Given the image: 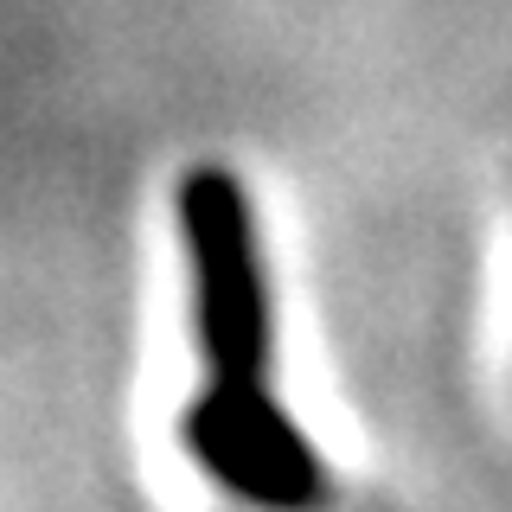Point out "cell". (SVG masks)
Instances as JSON below:
<instances>
[{"instance_id": "obj_1", "label": "cell", "mask_w": 512, "mask_h": 512, "mask_svg": "<svg viewBox=\"0 0 512 512\" xmlns=\"http://www.w3.org/2000/svg\"><path fill=\"white\" fill-rule=\"evenodd\" d=\"M180 250L192 282V333L218 378H269L276 308H269L256 212L237 173L192 167L180 180Z\"/></svg>"}, {"instance_id": "obj_2", "label": "cell", "mask_w": 512, "mask_h": 512, "mask_svg": "<svg viewBox=\"0 0 512 512\" xmlns=\"http://www.w3.org/2000/svg\"><path fill=\"white\" fill-rule=\"evenodd\" d=\"M180 442L205 480L256 512H327L333 474L314 436L295 423L269 378H205V391L180 410Z\"/></svg>"}]
</instances>
